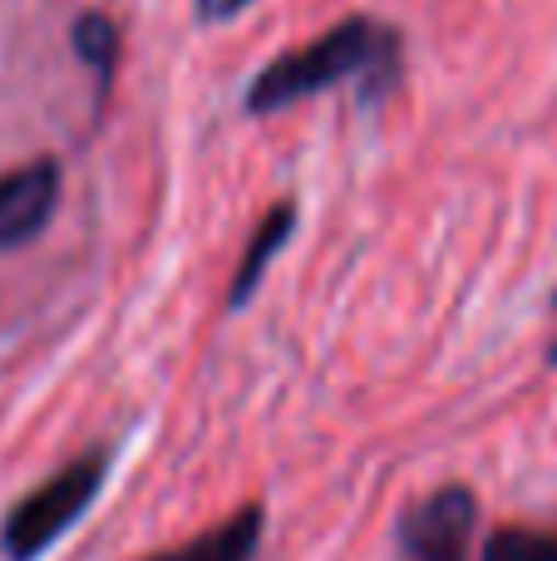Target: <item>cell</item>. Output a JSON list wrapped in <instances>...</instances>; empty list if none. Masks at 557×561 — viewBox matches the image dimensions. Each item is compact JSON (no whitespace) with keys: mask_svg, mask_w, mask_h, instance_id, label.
Listing matches in <instances>:
<instances>
[{"mask_svg":"<svg viewBox=\"0 0 557 561\" xmlns=\"http://www.w3.org/2000/svg\"><path fill=\"white\" fill-rule=\"evenodd\" d=\"M257 542H262V507H242V513H232L207 537L173 547L163 557H148V561H252Z\"/></svg>","mask_w":557,"mask_h":561,"instance_id":"cell-5","label":"cell"},{"mask_svg":"<svg viewBox=\"0 0 557 561\" xmlns=\"http://www.w3.org/2000/svg\"><path fill=\"white\" fill-rule=\"evenodd\" d=\"M75 55L84 59L89 69H94V79H99V89L114 79V69H118V30H114V20L109 15H79L75 20Z\"/></svg>","mask_w":557,"mask_h":561,"instance_id":"cell-7","label":"cell"},{"mask_svg":"<svg viewBox=\"0 0 557 561\" xmlns=\"http://www.w3.org/2000/svg\"><path fill=\"white\" fill-rule=\"evenodd\" d=\"M59 207V163L35 158L0 178V252L35 242Z\"/></svg>","mask_w":557,"mask_h":561,"instance_id":"cell-3","label":"cell"},{"mask_svg":"<svg viewBox=\"0 0 557 561\" xmlns=\"http://www.w3.org/2000/svg\"><path fill=\"white\" fill-rule=\"evenodd\" d=\"M400 59H405V45L390 25L365 15L341 20L321 39L272 59L252 79V89H247V114H276V108L336 84H361L365 99H380L400 84Z\"/></svg>","mask_w":557,"mask_h":561,"instance_id":"cell-1","label":"cell"},{"mask_svg":"<svg viewBox=\"0 0 557 561\" xmlns=\"http://www.w3.org/2000/svg\"><path fill=\"white\" fill-rule=\"evenodd\" d=\"M292 222H296V213H292V207H272V213H266V222L252 232V242H247L242 262H237L232 290H227V300H232V306H242V300L257 290V280H262L266 262H272V256L286 247V237H292Z\"/></svg>","mask_w":557,"mask_h":561,"instance_id":"cell-6","label":"cell"},{"mask_svg":"<svg viewBox=\"0 0 557 561\" xmlns=\"http://www.w3.org/2000/svg\"><path fill=\"white\" fill-rule=\"evenodd\" d=\"M104 468H109V458H99V454L75 458V463L59 468L55 478H45L35 493L20 497V503L5 513V523H0V552L10 561L45 557L49 547L79 523V513L99 497Z\"/></svg>","mask_w":557,"mask_h":561,"instance_id":"cell-2","label":"cell"},{"mask_svg":"<svg viewBox=\"0 0 557 561\" xmlns=\"http://www.w3.org/2000/svg\"><path fill=\"white\" fill-rule=\"evenodd\" d=\"M252 0H197V20H232L237 10H247Z\"/></svg>","mask_w":557,"mask_h":561,"instance_id":"cell-9","label":"cell"},{"mask_svg":"<svg viewBox=\"0 0 557 561\" xmlns=\"http://www.w3.org/2000/svg\"><path fill=\"white\" fill-rule=\"evenodd\" d=\"M553 365H557V345H553Z\"/></svg>","mask_w":557,"mask_h":561,"instance_id":"cell-10","label":"cell"},{"mask_svg":"<svg viewBox=\"0 0 557 561\" xmlns=\"http://www.w3.org/2000/svg\"><path fill=\"white\" fill-rule=\"evenodd\" d=\"M474 493L469 488H440L405 517V552L414 561H459L474 537Z\"/></svg>","mask_w":557,"mask_h":561,"instance_id":"cell-4","label":"cell"},{"mask_svg":"<svg viewBox=\"0 0 557 561\" xmlns=\"http://www.w3.org/2000/svg\"><path fill=\"white\" fill-rule=\"evenodd\" d=\"M484 561H557V533H523V527L493 533L484 542Z\"/></svg>","mask_w":557,"mask_h":561,"instance_id":"cell-8","label":"cell"}]
</instances>
